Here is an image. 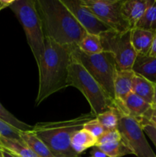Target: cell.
I'll return each instance as SVG.
<instances>
[{"label":"cell","mask_w":156,"mask_h":157,"mask_svg":"<svg viewBox=\"0 0 156 157\" xmlns=\"http://www.w3.org/2000/svg\"><path fill=\"white\" fill-rule=\"evenodd\" d=\"M71 54L68 45H61L45 38L44 51L38 64L39 85L35 104L41 102L59 90L69 87V66Z\"/></svg>","instance_id":"cell-1"},{"label":"cell","mask_w":156,"mask_h":157,"mask_svg":"<svg viewBox=\"0 0 156 157\" xmlns=\"http://www.w3.org/2000/svg\"><path fill=\"white\" fill-rule=\"evenodd\" d=\"M35 6L45 38L66 46L78 44L87 34L61 0H35Z\"/></svg>","instance_id":"cell-2"},{"label":"cell","mask_w":156,"mask_h":157,"mask_svg":"<svg viewBox=\"0 0 156 157\" xmlns=\"http://www.w3.org/2000/svg\"><path fill=\"white\" fill-rule=\"evenodd\" d=\"M95 118L94 115L89 113L67 121L38 123L33 126L32 131L54 157H80L72 148V136Z\"/></svg>","instance_id":"cell-3"},{"label":"cell","mask_w":156,"mask_h":157,"mask_svg":"<svg viewBox=\"0 0 156 157\" xmlns=\"http://www.w3.org/2000/svg\"><path fill=\"white\" fill-rule=\"evenodd\" d=\"M68 86L75 87L83 94L90 104L92 114L96 117L100 113L114 107L100 84L91 76L85 67L71 58L69 66Z\"/></svg>","instance_id":"cell-4"},{"label":"cell","mask_w":156,"mask_h":157,"mask_svg":"<svg viewBox=\"0 0 156 157\" xmlns=\"http://www.w3.org/2000/svg\"><path fill=\"white\" fill-rule=\"evenodd\" d=\"M71 58L82 64L91 76L100 84L110 99L114 102V78L117 71L114 57L111 53L102 52L88 55L81 52L77 44L68 45Z\"/></svg>","instance_id":"cell-5"},{"label":"cell","mask_w":156,"mask_h":157,"mask_svg":"<svg viewBox=\"0 0 156 157\" xmlns=\"http://www.w3.org/2000/svg\"><path fill=\"white\" fill-rule=\"evenodd\" d=\"M21 23L37 65L44 51V37L35 0H12L9 6Z\"/></svg>","instance_id":"cell-6"},{"label":"cell","mask_w":156,"mask_h":157,"mask_svg":"<svg viewBox=\"0 0 156 157\" xmlns=\"http://www.w3.org/2000/svg\"><path fill=\"white\" fill-rule=\"evenodd\" d=\"M131 30L125 32L111 30L99 35L103 52L113 55L117 70H132L137 57L131 41Z\"/></svg>","instance_id":"cell-7"},{"label":"cell","mask_w":156,"mask_h":157,"mask_svg":"<svg viewBox=\"0 0 156 157\" xmlns=\"http://www.w3.org/2000/svg\"><path fill=\"white\" fill-rule=\"evenodd\" d=\"M116 109L119 116L117 130L134 155L137 157H155L156 155L148 144L139 121L116 107Z\"/></svg>","instance_id":"cell-8"},{"label":"cell","mask_w":156,"mask_h":157,"mask_svg":"<svg viewBox=\"0 0 156 157\" xmlns=\"http://www.w3.org/2000/svg\"><path fill=\"white\" fill-rule=\"evenodd\" d=\"M101 21L117 32L131 30L129 23L121 11L122 0H83Z\"/></svg>","instance_id":"cell-9"},{"label":"cell","mask_w":156,"mask_h":157,"mask_svg":"<svg viewBox=\"0 0 156 157\" xmlns=\"http://www.w3.org/2000/svg\"><path fill=\"white\" fill-rule=\"evenodd\" d=\"M61 2L71 12L80 25L85 29L87 33L99 35L112 30L95 15L84 4L83 0H61Z\"/></svg>","instance_id":"cell-10"},{"label":"cell","mask_w":156,"mask_h":157,"mask_svg":"<svg viewBox=\"0 0 156 157\" xmlns=\"http://www.w3.org/2000/svg\"><path fill=\"white\" fill-rule=\"evenodd\" d=\"M135 72L132 70H117L114 78V104H122L132 90Z\"/></svg>","instance_id":"cell-11"},{"label":"cell","mask_w":156,"mask_h":157,"mask_svg":"<svg viewBox=\"0 0 156 157\" xmlns=\"http://www.w3.org/2000/svg\"><path fill=\"white\" fill-rule=\"evenodd\" d=\"M114 104L115 107L118 109L136 118L139 121H140L145 113L152 107V105L147 103L138 95L135 94L133 92L127 96L122 104Z\"/></svg>","instance_id":"cell-12"},{"label":"cell","mask_w":156,"mask_h":157,"mask_svg":"<svg viewBox=\"0 0 156 157\" xmlns=\"http://www.w3.org/2000/svg\"><path fill=\"white\" fill-rule=\"evenodd\" d=\"M151 0H122L121 11L124 18L129 23L132 29L136 26Z\"/></svg>","instance_id":"cell-13"},{"label":"cell","mask_w":156,"mask_h":157,"mask_svg":"<svg viewBox=\"0 0 156 157\" xmlns=\"http://www.w3.org/2000/svg\"><path fill=\"white\" fill-rule=\"evenodd\" d=\"M132 70L136 75L156 84V57L137 55Z\"/></svg>","instance_id":"cell-14"},{"label":"cell","mask_w":156,"mask_h":157,"mask_svg":"<svg viewBox=\"0 0 156 157\" xmlns=\"http://www.w3.org/2000/svg\"><path fill=\"white\" fill-rule=\"evenodd\" d=\"M155 33L144 29L133 28L131 30V41L137 55H149Z\"/></svg>","instance_id":"cell-15"},{"label":"cell","mask_w":156,"mask_h":157,"mask_svg":"<svg viewBox=\"0 0 156 157\" xmlns=\"http://www.w3.org/2000/svg\"><path fill=\"white\" fill-rule=\"evenodd\" d=\"M0 148L16 157H38L23 141L0 136Z\"/></svg>","instance_id":"cell-16"},{"label":"cell","mask_w":156,"mask_h":157,"mask_svg":"<svg viewBox=\"0 0 156 157\" xmlns=\"http://www.w3.org/2000/svg\"><path fill=\"white\" fill-rule=\"evenodd\" d=\"M135 94L140 97L151 105H153L154 94V84L150 82L143 77L139 75H135L133 79L132 90Z\"/></svg>","instance_id":"cell-17"},{"label":"cell","mask_w":156,"mask_h":157,"mask_svg":"<svg viewBox=\"0 0 156 157\" xmlns=\"http://www.w3.org/2000/svg\"><path fill=\"white\" fill-rule=\"evenodd\" d=\"M21 139L38 157H54L45 144L32 130L21 132Z\"/></svg>","instance_id":"cell-18"},{"label":"cell","mask_w":156,"mask_h":157,"mask_svg":"<svg viewBox=\"0 0 156 157\" xmlns=\"http://www.w3.org/2000/svg\"><path fill=\"white\" fill-rule=\"evenodd\" d=\"M96 138L84 128L73 133L71 138V147L77 154L81 155L87 149L96 147Z\"/></svg>","instance_id":"cell-19"},{"label":"cell","mask_w":156,"mask_h":157,"mask_svg":"<svg viewBox=\"0 0 156 157\" xmlns=\"http://www.w3.org/2000/svg\"><path fill=\"white\" fill-rule=\"evenodd\" d=\"M134 28L156 32V0H151L148 8Z\"/></svg>","instance_id":"cell-20"},{"label":"cell","mask_w":156,"mask_h":157,"mask_svg":"<svg viewBox=\"0 0 156 157\" xmlns=\"http://www.w3.org/2000/svg\"><path fill=\"white\" fill-rule=\"evenodd\" d=\"M98 147L108 157H122L126 155H134L132 150L122 138L119 141L98 146Z\"/></svg>","instance_id":"cell-21"},{"label":"cell","mask_w":156,"mask_h":157,"mask_svg":"<svg viewBox=\"0 0 156 157\" xmlns=\"http://www.w3.org/2000/svg\"><path fill=\"white\" fill-rule=\"evenodd\" d=\"M77 46L81 52L88 55H96L103 52L99 35L87 33Z\"/></svg>","instance_id":"cell-22"},{"label":"cell","mask_w":156,"mask_h":157,"mask_svg":"<svg viewBox=\"0 0 156 157\" xmlns=\"http://www.w3.org/2000/svg\"><path fill=\"white\" fill-rule=\"evenodd\" d=\"M96 119L107 130L117 129L119 116L115 106L96 116Z\"/></svg>","instance_id":"cell-23"},{"label":"cell","mask_w":156,"mask_h":157,"mask_svg":"<svg viewBox=\"0 0 156 157\" xmlns=\"http://www.w3.org/2000/svg\"><path fill=\"white\" fill-rule=\"evenodd\" d=\"M0 119L4 122L7 123L9 125L12 126L15 128L21 130L23 132H27L32 130L33 126H31L29 124H25L22 121H19L17 117H15L13 114L10 113L9 110H6L2 104L0 103Z\"/></svg>","instance_id":"cell-24"},{"label":"cell","mask_w":156,"mask_h":157,"mask_svg":"<svg viewBox=\"0 0 156 157\" xmlns=\"http://www.w3.org/2000/svg\"><path fill=\"white\" fill-rule=\"evenodd\" d=\"M21 132L0 119V136L22 141L21 139Z\"/></svg>","instance_id":"cell-25"},{"label":"cell","mask_w":156,"mask_h":157,"mask_svg":"<svg viewBox=\"0 0 156 157\" xmlns=\"http://www.w3.org/2000/svg\"><path fill=\"white\" fill-rule=\"evenodd\" d=\"M121 140H122V136H121L120 133H119V131L117 129H116V130H106L102 136L97 138L96 146L98 147V146L119 141Z\"/></svg>","instance_id":"cell-26"},{"label":"cell","mask_w":156,"mask_h":157,"mask_svg":"<svg viewBox=\"0 0 156 157\" xmlns=\"http://www.w3.org/2000/svg\"><path fill=\"white\" fill-rule=\"evenodd\" d=\"M84 129L86 130L87 131H88L90 134L93 135L95 138H99V136H102L106 131V129L105 127H102L99 122H98L97 120L95 118V119L91 120L90 121L87 122L85 125L84 126Z\"/></svg>","instance_id":"cell-27"},{"label":"cell","mask_w":156,"mask_h":157,"mask_svg":"<svg viewBox=\"0 0 156 157\" xmlns=\"http://www.w3.org/2000/svg\"><path fill=\"white\" fill-rule=\"evenodd\" d=\"M139 123L141 124L142 127V130H143L145 134H146L148 136L150 140H151V142L153 143V144L154 145V147H156V128L154 127H153L152 125H151L150 124H148V122L145 121H140Z\"/></svg>","instance_id":"cell-28"},{"label":"cell","mask_w":156,"mask_h":157,"mask_svg":"<svg viewBox=\"0 0 156 157\" xmlns=\"http://www.w3.org/2000/svg\"><path fill=\"white\" fill-rule=\"evenodd\" d=\"M145 121L152 125L156 128V110L154 107H151L146 113L145 116L140 120V121Z\"/></svg>","instance_id":"cell-29"},{"label":"cell","mask_w":156,"mask_h":157,"mask_svg":"<svg viewBox=\"0 0 156 157\" xmlns=\"http://www.w3.org/2000/svg\"><path fill=\"white\" fill-rule=\"evenodd\" d=\"M90 157H108L98 147H93L90 152Z\"/></svg>","instance_id":"cell-30"},{"label":"cell","mask_w":156,"mask_h":157,"mask_svg":"<svg viewBox=\"0 0 156 157\" xmlns=\"http://www.w3.org/2000/svg\"><path fill=\"white\" fill-rule=\"evenodd\" d=\"M149 55L152 57H156V32L155 35H154V40H153L152 45H151V51H150Z\"/></svg>","instance_id":"cell-31"},{"label":"cell","mask_w":156,"mask_h":157,"mask_svg":"<svg viewBox=\"0 0 156 157\" xmlns=\"http://www.w3.org/2000/svg\"><path fill=\"white\" fill-rule=\"evenodd\" d=\"M12 0L11 1H4V0H0V12H1L2 9H4L5 8L9 7V6L12 3Z\"/></svg>","instance_id":"cell-32"},{"label":"cell","mask_w":156,"mask_h":157,"mask_svg":"<svg viewBox=\"0 0 156 157\" xmlns=\"http://www.w3.org/2000/svg\"><path fill=\"white\" fill-rule=\"evenodd\" d=\"M2 150L3 157H16V156H14V155L11 154L10 153H9V152L6 151V150Z\"/></svg>","instance_id":"cell-33"},{"label":"cell","mask_w":156,"mask_h":157,"mask_svg":"<svg viewBox=\"0 0 156 157\" xmlns=\"http://www.w3.org/2000/svg\"><path fill=\"white\" fill-rule=\"evenodd\" d=\"M156 106V84H154V101H153V105Z\"/></svg>","instance_id":"cell-34"},{"label":"cell","mask_w":156,"mask_h":157,"mask_svg":"<svg viewBox=\"0 0 156 157\" xmlns=\"http://www.w3.org/2000/svg\"><path fill=\"white\" fill-rule=\"evenodd\" d=\"M0 157H3V155H2V149L0 148Z\"/></svg>","instance_id":"cell-35"},{"label":"cell","mask_w":156,"mask_h":157,"mask_svg":"<svg viewBox=\"0 0 156 157\" xmlns=\"http://www.w3.org/2000/svg\"><path fill=\"white\" fill-rule=\"evenodd\" d=\"M152 107H154V109H155V110H156V106H155V105L152 106Z\"/></svg>","instance_id":"cell-36"},{"label":"cell","mask_w":156,"mask_h":157,"mask_svg":"<svg viewBox=\"0 0 156 157\" xmlns=\"http://www.w3.org/2000/svg\"><path fill=\"white\" fill-rule=\"evenodd\" d=\"M155 157H156V156H155Z\"/></svg>","instance_id":"cell-37"}]
</instances>
